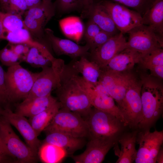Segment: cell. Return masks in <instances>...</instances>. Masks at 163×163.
<instances>
[{
  "instance_id": "1",
  "label": "cell",
  "mask_w": 163,
  "mask_h": 163,
  "mask_svg": "<svg viewBox=\"0 0 163 163\" xmlns=\"http://www.w3.org/2000/svg\"><path fill=\"white\" fill-rule=\"evenodd\" d=\"M79 74L70 62L63 66L55 90L61 108L77 113L85 119L92 106L78 79Z\"/></svg>"
},
{
  "instance_id": "2",
  "label": "cell",
  "mask_w": 163,
  "mask_h": 163,
  "mask_svg": "<svg viewBox=\"0 0 163 163\" xmlns=\"http://www.w3.org/2000/svg\"><path fill=\"white\" fill-rule=\"evenodd\" d=\"M151 75L142 74L141 97L142 118L137 127L148 129L158 120L163 109V87L159 79Z\"/></svg>"
},
{
  "instance_id": "3",
  "label": "cell",
  "mask_w": 163,
  "mask_h": 163,
  "mask_svg": "<svg viewBox=\"0 0 163 163\" xmlns=\"http://www.w3.org/2000/svg\"><path fill=\"white\" fill-rule=\"evenodd\" d=\"M38 73L33 72L20 64L8 67L5 79L8 103L25 99L29 94Z\"/></svg>"
},
{
  "instance_id": "4",
  "label": "cell",
  "mask_w": 163,
  "mask_h": 163,
  "mask_svg": "<svg viewBox=\"0 0 163 163\" xmlns=\"http://www.w3.org/2000/svg\"><path fill=\"white\" fill-rule=\"evenodd\" d=\"M44 131L58 132L77 137L89 136L86 120L79 114L61 108Z\"/></svg>"
},
{
  "instance_id": "5",
  "label": "cell",
  "mask_w": 163,
  "mask_h": 163,
  "mask_svg": "<svg viewBox=\"0 0 163 163\" xmlns=\"http://www.w3.org/2000/svg\"><path fill=\"white\" fill-rule=\"evenodd\" d=\"M85 120L88 127L89 136L118 138L125 126L114 115L94 107L92 108Z\"/></svg>"
},
{
  "instance_id": "6",
  "label": "cell",
  "mask_w": 163,
  "mask_h": 163,
  "mask_svg": "<svg viewBox=\"0 0 163 163\" xmlns=\"http://www.w3.org/2000/svg\"><path fill=\"white\" fill-rule=\"evenodd\" d=\"M0 134L10 155L16 162L33 163L37 161L38 154L21 140L11 124L2 116L0 118Z\"/></svg>"
},
{
  "instance_id": "7",
  "label": "cell",
  "mask_w": 163,
  "mask_h": 163,
  "mask_svg": "<svg viewBox=\"0 0 163 163\" xmlns=\"http://www.w3.org/2000/svg\"><path fill=\"white\" fill-rule=\"evenodd\" d=\"M65 64L63 59L56 58L51 66L42 69L38 72L29 94L22 102H27L51 94L58 86L60 74Z\"/></svg>"
},
{
  "instance_id": "8",
  "label": "cell",
  "mask_w": 163,
  "mask_h": 163,
  "mask_svg": "<svg viewBox=\"0 0 163 163\" xmlns=\"http://www.w3.org/2000/svg\"><path fill=\"white\" fill-rule=\"evenodd\" d=\"M78 79L92 107L112 114L120 120L126 126L122 113L115 104L114 100L99 81L97 84H91L86 81L79 74Z\"/></svg>"
},
{
  "instance_id": "9",
  "label": "cell",
  "mask_w": 163,
  "mask_h": 163,
  "mask_svg": "<svg viewBox=\"0 0 163 163\" xmlns=\"http://www.w3.org/2000/svg\"><path fill=\"white\" fill-rule=\"evenodd\" d=\"M136 79L130 72H118L101 69L99 82L117 102L118 107L127 90Z\"/></svg>"
},
{
  "instance_id": "10",
  "label": "cell",
  "mask_w": 163,
  "mask_h": 163,
  "mask_svg": "<svg viewBox=\"0 0 163 163\" xmlns=\"http://www.w3.org/2000/svg\"><path fill=\"white\" fill-rule=\"evenodd\" d=\"M127 33L129 37L127 48L138 53L141 56L156 48H163V40L148 26L141 24L134 27Z\"/></svg>"
},
{
  "instance_id": "11",
  "label": "cell",
  "mask_w": 163,
  "mask_h": 163,
  "mask_svg": "<svg viewBox=\"0 0 163 163\" xmlns=\"http://www.w3.org/2000/svg\"><path fill=\"white\" fill-rule=\"evenodd\" d=\"M141 87L140 80L137 79L128 88L118 106L124 117L126 126L137 127L141 120Z\"/></svg>"
},
{
  "instance_id": "12",
  "label": "cell",
  "mask_w": 163,
  "mask_h": 163,
  "mask_svg": "<svg viewBox=\"0 0 163 163\" xmlns=\"http://www.w3.org/2000/svg\"><path fill=\"white\" fill-rule=\"evenodd\" d=\"M96 0L107 10L117 29L123 34L143 24L142 17L137 12L116 3L104 0Z\"/></svg>"
},
{
  "instance_id": "13",
  "label": "cell",
  "mask_w": 163,
  "mask_h": 163,
  "mask_svg": "<svg viewBox=\"0 0 163 163\" xmlns=\"http://www.w3.org/2000/svg\"><path fill=\"white\" fill-rule=\"evenodd\" d=\"M137 133L139 148L134 161L136 163H156L157 155L163 142V131L150 132L148 129Z\"/></svg>"
},
{
  "instance_id": "14",
  "label": "cell",
  "mask_w": 163,
  "mask_h": 163,
  "mask_svg": "<svg viewBox=\"0 0 163 163\" xmlns=\"http://www.w3.org/2000/svg\"><path fill=\"white\" fill-rule=\"evenodd\" d=\"M86 149L81 154L71 155L76 163H101L118 138L90 136Z\"/></svg>"
},
{
  "instance_id": "15",
  "label": "cell",
  "mask_w": 163,
  "mask_h": 163,
  "mask_svg": "<svg viewBox=\"0 0 163 163\" xmlns=\"http://www.w3.org/2000/svg\"><path fill=\"white\" fill-rule=\"evenodd\" d=\"M127 47V41L124 34L120 32L105 43L89 52L88 57L103 69L116 55Z\"/></svg>"
},
{
  "instance_id": "16",
  "label": "cell",
  "mask_w": 163,
  "mask_h": 163,
  "mask_svg": "<svg viewBox=\"0 0 163 163\" xmlns=\"http://www.w3.org/2000/svg\"><path fill=\"white\" fill-rule=\"evenodd\" d=\"M44 35L54 53L58 56L62 55L69 56L73 59L84 56L88 57L89 47L86 44L81 46L72 40L63 39L55 36L51 29L44 30Z\"/></svg>"
},
{
  "instance_id": "17",
  "label": "cell",
  "mask_w": 163,
  "mask_h": 163,
  "mask_svg": "<svg viewBox=\"0 0 163 163\" xmlns=\"http://www.w3.org/2000/svg\"><path fill=\"white\" fill-rule=\"evenodd\" d=\"M2 115L18 130L24 139L27 145L34 152L38 154L41 145V142L25 117L13 112L8 106L3 110Z\"/></svg>"
},
{
  "instance_id": "18",
  "label": "cell",
  "mask_w": 163,
  "mask_h": 163,
  "mask_svg": "<svg viewBox=\"0 0 163 163\" xmlns=\"http://www.w3.org/2000/svg\"><path fill=\"white\" fill-rule=\"evenodd\" d=\"M44 143L53 144L64 149L67 155H72L82 149L85 144V138L77 137L58 132L47 133Z\"/></svg>"
},
{
  "instance_id": "19",
  "label": "cell",
  "mask_w": 163,
  "mask_h": 163,
  "mask_svg": "<svg viewBox=\"0 0 163 163\" xmlns=\"http://www.w3.org/2000/svg\"><path fill=\"white\" fill-rule=\"evenodd\" d=\"M141 56L126 48L114 56L102 70L122 72H129L139 63Z\"/></svg>"
},
{
  "instance_id": "20",
  "label": "cell",
  "mask_w": 163,
  "mask_h": 163,
  "mask_svg": "<svg viewBox=\"0 0 163 163\" xmlns=\"http://www.w3.org/2000/svg\"><path fill=\"white\" fill-rule=\"evenodd\" d=\"M138 132L125 134L120 136L117 140L120 149L115 146V153L118 157L117 163H131L134 161L137 152L136 143Z\"/></svg>"
},
{
  "instance_id": "21",
  "label": "cell",
  "mask_w": 163,
  "mask_h": 163,
  "mask_svg": "<svg viewBox=\"0 0 163 163\" xmlns=\"http://www.w3.org/2000/svg\"><path fill=\"white\" fill-rule=\"evenodd\" d=\"M88 17L102 31L112 35L120 32L117 28L109 13L96 0H94Z\"/></svg>"
},
{
  "instance_id": "22",
  "label": "cell",
  "mask_w": 163,
  "mask_h": 163,
  "mask_svg": "<svg viewBox=\"0 0 163 163\" xmlns=\"http://www.w3.org/2000/svg\"><path fill=\"white\" fill-rule=\"evenodd\" d=\"M58 101L51 94L38 97L26 103L18 104L16 113L25 117L31 118L47 109Z\"/></svg>"
},
{
  "instance_id": "23",
  "label": "cell",
  "mask_w": 163,
  "mask_h": 163,
  "mask_svg": "<svg viewBox=\"0 0 163 163\" xmlns=\"http://www.w3.org/2000/svg\"><path fill=\"white\" fill-rule=\"evenodd\" d=\"M142 24L150 27L163 40V0H156L142 17Z\"/></svg>"
},
{
  "instance_id": "24",
  "label": "cell",
  "mask_w": 163,
  "mask_h": 163,
  "mask_svg": "<svg viewBox=\"0 0 163 163\" xmlns=\"http://www.w3.org/2000/svg\"><path fill=\"white\" fill-rule=\"evenodd\" d=\"M71 62L73 67L86 81L92 84L98 82L101 69L95 62L84 56Z\"/></svg>"
},
{
  "instance_id": "25",
  "label": "cell",
  "mask_w": 163,
  "mask_h": 163,
  "mask_svg": "<svg viewBox=\"0 0 163 163\" xmlns=\"http://www.w3.org/2000/svg\"><path fill=\"white\" fill-rule=\"evenodd\" d=\"M56 59L49 48L31 47L25 57V62L33 67L41 68L51 66Z\"/></svg>"
},
{
  "instance_id": "26",
  "label": "cell",
  "mask_w": 163,
  "mask_h": 163,
  "mask_svg": "<svg viewBox=\"0 0 163 163\" xmlns=\"http://www.w3.org/2000/svg\"><path fill=\"white\" fill-rule=\"evenodd\" d=\"M60 28L64 35L78 43L83 35L85 26L80 18L70 16L59 21Z\"/></svg>"
},
{
  "instance_id": "27",
  "label": "cell",
  "mask_w": 163,
  "mask_h": 163,
  "mask_svg": "<svg viewBox=\"0 0 163 163\" xmlns=\"http://www.w3.org/2000/svg\"><path fill=\"white\" fill-rule=\"evenodd\" d=\"M61 107L60 104L57 101L47 109L29 118V121L38 136L49 125Z\"/></svg>"
},
{
  "instance_id": "28",
  "label": "cell",
  "mask_w": 163,
  "mask_h": 163,
  "mask_svg": "<svg viewBox=\"0 0 163 163\" xmlns=\"http://www.w3.org/2000/svg\"><path fill=\"white\" fill-rule=\"evenodd\" d=\"M55 14L53 4L52 2L43 1L39 5L26 10L24 13L33 18L44 27Z\"/></svg>"
},
{
  "instance_id": "29",
  "label": "cell",
  "mask_w": 163,
  "mask_h": 163,
  "mask_svg": "<svg viewBox=\"0 0 163 163\" xmlns=\"http://www.w3.org/2000/svg\"><path fill=\"white\" fill-rule=\"evenodd\" d=\"M38 153L41 161L45 163H60L67 155L63 149L44 142L41 145Z\"/></svg>"
},
{
  "instance_id": "30",
  "label": "cell",
  "mask_w": 163,
  "mask_h": 163,
  "mask_svg": "<svg viewBox=\"0 0 163 163\" xmlns=\"http://www.w3.org/2000/svg\"><path fill=\"white\" fill-rule=\"evenodd\" d=\"M5 40L12 44L23 43L31 47L40 48L48 47L45 44L35 40L30 33L23 28L15 31L5 34Z\"/></svg>"
},
{
  "instance_id": "31",
  "label": "cell",
  "mask_w": 163,
  "mask_h": 163,
  "mask_svg": "<svg viewBox=\"0 0 163 163\" xmlns=\"http://www.w3.org/2000/svg\"><path fill=\"white\" fill-rule=\"evenodd\" d=\"M162 48H156L141 56L139 63L142 68L149 70L150 72L157 67L163 66Z\"/></svg>"
},
{
  "instance_id": "32",
  "label": "cell",
  "mask_w": 163,
  "mask_h": 163,
  "mask_svg": "<svg viewBox=\"0 0 163 163\" xmlns=\"http://www.w3.org/2000/svg\"><path fill=\"white\" fill-rule=\"evenodd\" d=\"M0 19L5 34L7 32L15 31L23 28V20L21 15L0 10Z\"/></svg>"
},
{
  "instance_id": "33",
  "label": "cell",
  "mask_w": 163,
  "mask_h": 163,
  "mask_svg": "<svg viewBox=\"0 0 163 163\" xmlns=\"http://www.w3.org/2000/svg\"><path fill=\"white\" fill-rule=\"evenodd\" d=\"M123 5L139 13L142 16L156 0H104Z\"/></svg>"
},
{
  "instance_id": "34",
  "label": "cell",
  "mask_w": 163,
  "mask_h": 163,
  "mask_svg": "<svg viewBox=\"0 0 163 163\" xmlns=\"http://www.w3.org/2000/svg\"><path fill=\"white\" fill-rule=\"evenodd\" d=\"M55 13H68L73 11L81 12L83 7L82 0H56L53 4Z\"/></svg>"
},
{
  "instance_id": "35",
  "label": "cell",
  "mask_w": 163,
  "mask_h": 163,
  "mask_svg": "<svg viewBox=\"0 0 163 163\" xmlns=\"http://www.w3.org/2000/svg\"><path fill=\"white\" fill-rule=\"evenodd\" d=\"M0 61L4 66L8 67L20 64L21 59L16 54L7 44L0 50Z\"/></svg>"
},
{
  "instance_id": "36",
  "label": "cell",
  "mask_w": 163,
  "mask_h": 163,
  "mask_svg": "<svg viewBox=\"0 0 163 163\" xmlns=\"http://www.w3.org/2000/svg\"><path fill=\"white\" fill-rule=\"evenodd\" d=\"M3 7L5 12L21 16L27 10L25 0H9Z\"/></svg>"
},
{
  "instance_id": "37",
  "label": "cell",
  "mask_w": 163,
  "mask_h": 163,
  "mask_svg": "<svg viewBox=\"0 0 163 163\" xmlns=\"http://www.w3.org/2000/svg\"><path fill=\"white\" fill-rule=\"evenodd\" d=\"M101 30L91 20L89 19L85 27L83 35L86 44H88Z\"/></svg>"
},
{
  "instance_id": "38",
  "label": "cell",
  "mask_w": 163,
  "mask_h": 163,
  "mask_svg": "<svg viewBox=\"0 0 163 163\" xmlns=\"http://www.w3.org/2000/svg\"><path fill=\"white\" fill-rule=\"evenodd\" d=\"M113 36L101 30L87 44L89 47V52L105 43Z\"/></svg>"
},
{
  "instance_id": "39",
  "label": "cell",
  "mask_w": 163,
  "mask_h": 163,
  "mask_svg": "<svg viewBox=\"0 0 163 163\" xmlns=\"http://www.w3.org/2000/svg\"><path fill=\"white\" fill-rule=\"evenodd\" d=\"M10 48L17 55L19 56L24 62V59L31 47L29 45L23 43L8 44Z\"/></svg>"
},
{
  "instance_id": "40",
  "label": "cell",
  "mask_w": 163,
  "mask_h": 163,
  "mask_svg": "<svg viewBox=\"0 0 163 163\" xmlns=\"http://www.w3.org/2000/svg\"><path fill=\"white\" fill-rule=\"evenodd\" d=\"M5 72L0 65V103L8 104L5 84Z\"/></svg>"
},
{
  "instance_id": "41",
  "label": "cell",
  "mask_w": 163,
  "mask_h": 163,
  "mask_svg": "<svg viewBox=\"0 0 163 163\" xmlns=\"http://www.w3.org/2000/svg\"><path fill=\"white\" fill-rule=\"evenodd\" d=\"M82 1L83 7L81 12V16L84 18L88 17L94 0H82Z\"/></svg>"
},
{
  "instance_id": "42",
  "label": "cell",
  "mask_w": 163,
  "mask_h": 163,
  "mask_svg": "<svg viewBox=\"0 0 163 163\" xmlns=\"http://www.w3.org/2000/svg\"><path fill=\"white\" fill-rule=\"evenodd\" d=\"M13 158L11 156L3 153L0 150V163L13 162Z\"/></svg>"
},
{
  "instance_id": "43",
  "label": "cell",
  "mask_w": 163,
  "mask_h": 163,
  "mask_svg": "<svg viewBox=\"0 0 163 163\" xmlns=\"http://www.w3.org/2000/svg\"><path fill=\"white\" fill-rule=\"evenodd\" d=\"M27 8V10L32 7L39 5L42 0H25Z\"/></svg>"
},
{
  "instance_id": "44",
  "label": "cell",
  "mask_w": 163,
  "mask_h": 163,
  "mask_svg": "<svg viewBox=\"0 0 163 163\" xmlns=\"http://www.w3.org/2000/svg\"><path fill=\"white\" fill-rule=\"evenodd\" d=\"M0 150L3 153L12 157L9 153L4 143L0 134Z\"/></svg>"
},
{
  "instance_id": "45",
  "label": "cell",
  "mask_w": 163,
  "mask_h": 163,
  "mask_svg": "<svg viewBox=\"0 0 163 163\" xmlns=\"http://www.w3.org/2000/svg\"><path fill=\"white\" fill-rule=\"evenodd\" d=\"M156 162L158 163H163V149L162 147L160 149L157 155Z\"/></svg>"
},
{
  "instance_id": "46",
  "label": "cell",
  "mask_w": 163,
  "mask_h": 163,
  "mask_svg": "<svg viewBox=\"0 0 163 163\" xmlns=\"http://www.w3.org/2000/svg\"><path fill=\"white\" fill-rule=\"evenodd\" d=\"M5 40V37L4 30L0 19V40Z\"/></svg>"
},
{
  "instance_id": "47",
  "label": "cell",
  "mask_w": 163,
  "mask_h": 163,
  "mask_svg": "<svg viewBox=\"0 0 163 163\" xmlns=\"http://www.w3.org/2000/svg\"><path fill=\"white\" fill-rule=\"evenodd\" d=\"M9 0H0V2L2 6L7 3Z\"/></svg>"
},
{
  "instance_id": "48",
  "label": "cell",
  "mask_w": 163,
  "mask_h": 163,
  "mask_svg": "<svg viewBox=\"0 0 163 163\" xmlns=\"http://www.w3.org/2000/svg\"><path fill=\"white\" fill-rule=\"evenodd\" d=\"M3 109H2V108L1 107V105H0V118L2 116V112L3 110Z\"/></svg>"
},
{
  "instance_id": "49",
  "label": "cell",
  "mask_w": 163,
  "mask_h": 163,
  "mask_svg": "<svg viewBox=\"0 0 163 163\" xmlns=\"http://www.w3.org/2000/svg\"><path fill=\"white\" fill-rule=\"evenodd\" d=\"M52 0H42V1L46 2H51Z\"/></svg>"
}]
</instances>
